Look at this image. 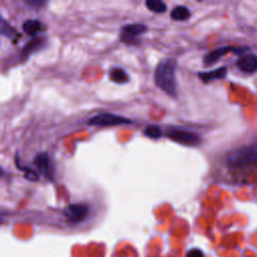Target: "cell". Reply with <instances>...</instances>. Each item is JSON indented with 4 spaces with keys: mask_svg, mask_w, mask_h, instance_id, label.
I'll list each match as a JSON object with an SVG mask.
<instances>
[{
    "mask_svg": "<svg viewBox=\"0 0 257 257\" xmlns=\"http://www.w3.org/2000/svg\"><path fill=\"white\" fill-rule=\"evenodd\" d=\"M1 34L8 38H15L18 35L17 30L7 23L3 17H1Z\"/></svg>",
    "mask_w": 257,
    "mask_h": 257,
    "instance_id": "obj_16",
    "label": "cell"
},
{
    "mask_svg": "<svg viewBox=\"0 0 257 257\" xmlns=\"http://www.w3.org/2000/svg\"><path fill=\"white\" fill-rule=\"evenodd\" d=\"M131 122L132 120L130 118L123 117L121 115L113 114V113H108V112H100L88 118L87 120V123L89 125H96V126H111V125H118V124H126Z\"/></svg>",
    "mask_w": 257,
    "mask_h": 257,
    "instance_id": "obj_4",
    "label": "cell"
},
{
    "mask_svg": "<svg viewBox=\"0 0 257 257\" xmlns=\"http://www.w3.org/2000/svg\"><path fill=\"white\" fill-rule=\"evenodd\" d=\"M146 6L150 11L155 13H164L167 10V5L161 0H147Z\"/></svg>",
    "mask_w": 257,
    "mask_h": 257,
    "instance_id": "obj_14",
    "label": "cell"
},
{
    "mask_svg": "<svg viewBox=\"0 0 257 257\" xmlns=\"http://www.w3.org/2000/svg\"><path fill=\"white\" fill-rule=\"evenodd\" d=\"M109 79L115 83H126L128 81V75L122 68L113 67L109 71Z\"/></svg>",
    "mask_w": 257,
    "mask_h": 257,
    "instance_id": "obj_13",
    "label": "cell"
},
{
    "mask_svg": "<svg viewBox=\"0 0 257 257\" xmlns=\"http://www.w3.org/2000/svg\"><path fill=\"white\" fill-rule=\"evenodd\" d=\"M227 163L232 168H242L257 163V144L245 146L233 151L227 158Z\"/></svg>",
    "mask_w": 257,
    "mask_h": 257,
    "instance_id": "obj_2",
    "label": "cell"
},
{
    "mask_svg": "<svg viewBox=\"0 0 257 257\" xmlns=\"http://www.w3.org/2000/svg\"><path fill=\"white\" fill-rule=\"evenodd\" d=\"M155 82L159 88L171 97L177 95L176 61L174 58L163 59L155 70Z\"/></svg>",
    "mask_w": 257,
    "mask_h": 257,
    "instance_id": "obj_1",
    "label": "cell"
},
{
    "mask_svg": "<svg viewBox=\"0 0 257 257\" xmlns=\"http://www.w3.org/2000/svg\"><path fill=\"white\" fill-rule=\"evenodd\" d=\"M145 135L150 138V139H154V140H157L159 138H161L162 136V131H161V127L159 125H156V124H151V125H148L145 130Z\"/></svg>",
    "mask_w": 257,
    "mask_h": 257,
    "instance_id": "obj_17",
    "label": "cell"
},
{
    "mask_svg": "<svg viewBox=\"0 0 257 257\" xmlns=\"http://www.w3.org/2000/svg\"><path fill=\"white\" fill-rule=\"evenodd\" d=\"M25 3H26L30 8H33V9L41 8L42 5H44V2H42V1H36V0H29V1H26Z\"/></svg>",
    "mask_w": 257,
    "mask_h": 257,
    "instance_id": "obj_20",
    "label": "cell"
},
{
    "mask_svg": "<svg viewBox=\"0 0 257 257\" xmlns=\"http://www.w3.org/2000/svg\"><path fill=\"white\" fill-rule=\"evenodd\" d=\"M167 137L183 146L188 147H195L198 146L201 142V138L194 132L182 130L179 127H171L167 131Z\"/></svg>",
    "mask_w": 257,
    "mask_h": 257,
    "instance_id": "obj_3",
    "label": "cell"
},
{
    "mask_svg": "<svg viewBox=\"0 0 257 257\" xmlns=\"http://www.w3.org/2000/svg\"><path fill=\"white\" fill-rule=\"evenodd\" d=\"M23 31L30 35V36H36L39 32H42L46 29V26L37 19H27L22 24Z\"/></svg>",
    "mask_w": 257,
    "mask_h": 257,
    "instance_id": "obj_10",
    "label": "cell"
},
{
    "mask_svg": "<svg viewBox=\"0 0 257 257\" xmlns=\"http://www.w3.org/2000/svg\"><path fill=\"white\" fill-rule=\"evenodd\" d=\"M237 67L246 73L257 71V56L253 54H243L236 61Z\"/></svg>",
    "mask_w": 257,
    "mask_h": 257,
    "instance_id": "obj_8",
    "label": "cell"
},
{
    "mask_svg": "<svg viewBox=\"0 0 257 257\" xmlns=\"http://www.w3.org/2000/svg\"><path fill=\"white\" fill-rule=\"evenodd\" d=\"M88 213V207L82 203L70 204L64 209V216L67 220L73 223L81 222L85 219Z\"/></svg>",
    "mask_w": 257,
    "mask_h": 257,
    "instance_id": "obj_6",
    "label": "cell"
},
{
    "mask_svg": "<svg viewBox=\"0 0 257 257\" xmlns=\"http://www.w3.org/2000/svg\"><path fill=\"white\" fill-rule=\"evenodd\" d=\"M235 49L236 47H232V46H223V47H219V48H216L215 50H212L211 52L207 53L204 57V65L206 66H209V65H212L214 64L215 62H217L222 56H224L225 54H227L228 52L232 51V52H235Z\"/></svg>",
    "mask_w": 257,
    "mask_h": 257,
    "instance_id": "obj_9",
    "label": "cell"
},
{
    "mask_svg": "<svg viewBox=\"0 0 257 257\" xmlns=\"http://www.w3.org/2000/svg\"><path fill=\"white\" fill-rule=\"evenodd\" d=\"M34 165L37 168L38 172L43 177H45L49 181H52V177H53L52 167H51L49 156L46 153L37 154L34 158Z\"/></svg>",
    "mask_w": 257,
    "mask_h": 257,
    "instance_id": "obj_7",
    "label": "cell"
},
{
    "mask_svg": "<svg viewBox=\"0 0 257 257\" xmlns=\"http://www.w3.org/2000/svg\"><path fill=\"white\" fill-rule=\"evenodd\" d=\"M18 166V168H20V170H22V171H24L25 172V175H24V177L27 179V180H29V181H37L38 180V174H37V172L35 171V170H33V169H30V168H26V167H21V166H19V165H17Z\"/></svg>",
    "mask_w": 257,
    "mask_h": 257,
    "instance_id": "obj_18",
    "label": "cell"
},
{
    "mask_svg": "<svg viewBox=\"0 0 257 257\" xmlns=\"http://www.w3.org/2000/svg\"><path fill=\"white\" fill-rule=\"evenodd\" d=\"M191 16V11L184 5H178L171 11V18L176 21H185Z\"/></svg>",
    "mask_w": 257,
    "mask_h": 257,
    "instance_id": "obj_12",
    "label": "cell"
},
{
    "mask_svg": "<svg viewBox=\"0 0 257 257\" xmlns=\"http://www.w3.org/2000/svg\"><path fill=\"white\" fill-rule=\"evenodd\" d=\"M187 257H204V253L198 248H193L188 252Z\"/></svg>",
    "mask_w": 257,
    "mask_h": 257,
    "instance_id": "obj_19",
    "label": "cell"
},
{
    "mask_svg": "<svg viewBox=\"0 0 257 257\" xmlns=\"http://www.w3.org/2000/svg\"><path fill=\"white\" fill-rule=\"evenodd\" d=\"M147 26L143 23H133L126 24L120 29V41L126 44H137L139 36L147 31Z\"/></svg>",
    "mask_w": 257,
    "mask_h": 257,
    "instance_id": "obj_5",
    "label": "cell"
},
{
    "mask_svg": "<svg viewBox=\"0 0 257 257\" xmlns=\"http://www.w3.org/2000/svg\"><path fill=\"white\" fill-rule=\"evenodd\" d=\"M41 43H42V39L40 38H34L30 41H28L25 46L23 47L22 51H21V56L22 57H26L28 56L31 52H33L35 49L39 48L41 46Z\"/></svg>",
    "mask_w": 257,
    "mask_h": 257,
    "instance_id": "obj_15",
    "label": "cell"
},
{
    "mask_svg": "<svg viewBox=\"0 0 257 257\" xmlns=\"http://www.w3.org/2000/svg\"><path fill=\"white\" fill-rule=\"evenodd\" d=\"M227 74V67L226 66H221L217 69L211 70V71H206V72H199L198 76L201 78L203 82H209L214 79H222L226 76Z\"/></svg>",
    "mask_w": 257,
    "mask_h": 257,
    "instance_id": "obj_11",
    "label": "cell"
}]
</instances>
